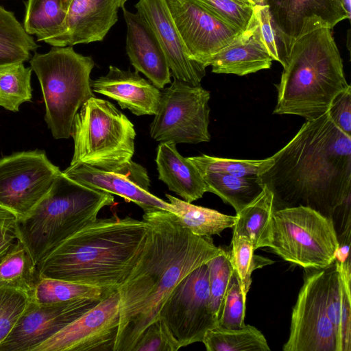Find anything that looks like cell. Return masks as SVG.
Here are the masks:
<instances>
[{
  "instance_id": "obj_1",
  "label": "cell",
  "mask_w": 351,
  "mask_h": 351,
  "mask_svg": "<svg viewBox=\"0 0 351 351\" xmlns=\"http://www.w3.org/2000/svg\"><path fill=\"white\" fill-rule=\"evenodd\" d=\"M143 219L150 226L145 244L117 289L120 319L113 351H132L178 284L224 252L211 237L194 234L168 210L144 212Z\"/></svg>"
},
{
  "instance_id": "obj_2",
  "label": "cell",
  "mask_w": 351,
  "mask_h": 351,
  "mask_svg": "<svg viewBox=\"0 0 351 351\" xmlns=\"http://www.w3.org/2000/svg\"><path fill=\"white\" fill-rule=\"evenodd\" d=\"M273 165L258 176L274 196L275 210L312 208L331 219L351 195V136L328 112L306 120L294 137L271 156Z\"/></svg>"
},
{
  "instance_id": "obj_3",
  "label": "cell",
  "mask_w": 351,
  "mask_h": 351,
  "mask_svg": "<svg viewBox=\"0 0 351 351\" xmlns=\"http://www.w3.org/2000/svg\"><path fill=\"white\" fill-rule=\"evenodd\" d=\"M150 226L130 217L97 219L72 234L38 265L40 276L117 289L145 244Z\"/></svg>"
},
{
  "instance_id": "obj_4",
  "label": "cell",
  "mask_w": 351,
  "mask_h": 351,
  "mask_svg": "<svg viewBox=\"0 0 351 351\" xmlns=\"http://www.w3.org/2000/svg\"><path fill=\"white\" fill-rule=\"evenodd\" d=\"M349 86L332 29L318 22L306 23L276 84L274 114L316 119L328 111L336 96Z\"/></svg>"
},
{
  "instance_id": "obj_5",
  "label": "cell",
  "mask_w": 351,
  "mask_h": 351,
  "mask_svg": "<svg viewBox=\"0 0 351 351\" xmlns=\"http://www.w3.org/2000/svg\"><path fill=\"white\" fill-rule=\"evenodd\" d=\"M114 204L113 195L79 183L62 172L36 208L18 220L16 234L36 265L72 234Z\"/></svg>"
},
{
  "instance_id": "obj_6",
  "label": "cell",
  "mask_w": 351,
  "mask_h": 351,
  "mask_svg": "<svg viewBox=\"0 0 351 351\" xmlns=\"http://www.w3.org/2000/svg\"><path fill=\"white\" fill-rule=\"evenodd\" d=\"M29 63L41 86L49 129L56 139L69 138L76 114L94 96L90 86L94 60L66 46L34 52Z\"/></svg>"
},
{
  "instance_id": "obj_7",
  "label": "cell",
  "mask_w": 351,
  "mask_h": 351,
  "mask_svg": "<svg viewBox=\"0 0 351 351\" xmlns=\"http://www.w3.org/2000/svg\"><path fill=\"white\" fill-rule=\"evenodd\" d=\"M71 136L74 152L69 166L86 165L118 171L129 164L134 154L133 123L114 104L95 96L76 114Z\"/></svg>"
},
{
  "instance_id": "obj_8",
  "label": "cell",
  "mask_w": 351,
  "mask_h": 351,
  "mask_svg": "<svg viewBox=\"0 0 351 351\" xmlns=\"http://www.w3.org/2000/svg\"><path fill=\"white\" fill-rule=\"evenodd\" d=\"M338 239L331 219L305 206L274 210L269 247L304 269H322L335 261Z\"/></svg>"
},
{
  "instance_id": "obj_9",
  "label": "cell",
  "mask_w": 351,
  "mask_h": 351,
  "mask_svg": "<svg viewBox=\"0 0 351 351\" xmlns=\"http://www.w3.org/2000/svg\"><path fill=\"white\" fill-rule=\"evenodd\" d=\"M158 320L174 351L202 342L217 326L210 300L208 274L204 264L186 276L162 304Z\"/></svg>"
},
{
  "instance_id": "obj_10",
  "label": "cell",
  "mask_w": 351,
  "mask_h": 351,
  "mask_svg": "<svg viewBox=\"0 0 351 351\" xmlns=\"http://www.w3.org/2000/svg\"><path fill=\"white\" fill-rule=\"evenodd\" d=\"M210 92L201 86L173 79L161 91L150 125L151 137L160 142L197 144L209 142Z\"/></svg>"
},
{
  "instance_id": "obj_11",
  "label": "cell",
  "mask_w": 351,
  "mask_h": 351,
  "mask_svg": "<svg viewBox=\"0 0 351 351\" xmlns=\"http://www.w3.org/2000/svg\"><path fill=\"white\" fill-rule=\"evenodd\" d=\"M62 173L43 150L14 153L0 159V208L17 221L27 217Z\"/></svg>"
},
{
  "instance_id": "obj_12",
  "label": "cell",
  "mask_w": 351,
  "mask_h": 351,
  "mask_svg": "<svg viewBox=\"0 0 351 351\" xmlns=\"http://www.w3.org/2000/svg\"><path fill=\"white\" fill-rule=\"evenodd\" d=\"M305 269L308 271L292 309L289 335L282 350L339 351L326 306L328 266Z\"/></svg>"
},
{
  "instance_id": "obj_13",
  "label": "cell",
  "mask_w": 351,
  "mask_h": 351,
  "mask_svg": "<svg viewBox=\"0 0 351 351\" xmlns=\"http://www.w3.org/2000/svg\"><path fill=\"white\" fill-rule=\"evenodd\" d=\"M119 294L110 289L96 305L34 351H113L120 319Z\"/></svg>"
},
{
  "instance_id": "obj_14",
  "label": "cell",
  "mask_w": 351,
  "mask_h": 351,
  "mask_svg": "<svg viewBox=\"0 0 351 351\" xmlns=\"http://www.w3.org/2000/svg\"><path fill=\"white\" fill-rule=\"evenodd\" d=\"M191 57L206 68L241 31L216 18L193 0H167Z\"/></svg>"
},
{
  "instance_id": "obj_15",
  "label": "cell",
  "mask_w": 351,
  "mask_h": 351,
  "mask_svg": "<svg viewBox=\"0 0 351 351\" xmlns=\"http://www.w3.org/2000/svg\"><path fill=\"white\" fill-rule=\"evenodd\" d=\"M101 299L83 298L52 304H37L31 300L12 332L0 344V351H34Z\"/></svg>"
},
{
  "instance_id": "obj_16",
  "label": "cell",
  "mask_w": 351,
  "mask_h": 351,
  "mask_svg": "<svg viewBox=\"0 0 351 351\" xmlns=\"http://www.w3.org/2000/svg\"><path fill=\"white\" fill-rule=\"evenodd\" d=\"M87 186L117 195L133 202L144 212L165 210L173 213L171 204L149 192L151 182L145 168L132 160L118 171H105L86 165L69 166L62 171Z\"/></svg>"
},
{
  "instance_id": "obj_17",
  "label": "cell",
  "mask_w": 351,
  "mask_h": 351,
  "mask_svg": "<svg viewBox=\"0 0 351 351\" xmlns=\"http://www.w3.org/2000/svg\"><path fill=\"white\" fill-rule=\"evenodd\" d=\"M137 12L154 32L173 79L200 85L206 67L195 61L186 49L171 14L167 0H139Z\"/></svg>"
},
{
  "instance_id": "obj_18",
  "label": "cell",
  "mask_w": 351,
  "mask_h": 351,
  "mask_svg": "<svg viewBox=\"0 0 351 351\" xmlns=\"http://www.w3.org/2000/svg\"><path fill=\"white\" fill-rule=\"evenodd\" d=\"M127 0H72L60 34L52 47L101 41L118 21V11Z\"/></svg>"
},
{
  "instance_id": "obj_19",
  "label": "cell",
  "mask_w": 351,
  "mask_h": 351,
  "mask_svg": "<svg viewBox=\"0 0 351 351\" xmlns=\"http://www.w3.org/2000/svg\"><path fill=\"white\" fill-rule=\"evenodd\" d=\"M263 4L290 51L304 22L317 21L332 29L339 22L350 19L343 0H263Z\"/></svg>"
},
{
  "instance_id": "obj_20",
  "label": "cell",
  "mask_w": 351,
  "mask_h": 351,
  "mask_svg": "<svg viewBox=\"0 0 351 351\" xmlns=\"http://www.w3.org/2000/svg\"><path fill=\"white\" fill-rule=\"evenodd\" d=\"M127 25L126 53L137 72L145 75L156 87L171 84V73L165 53L146 21L136 12L122 8Z\"/></svg>"
},
{
  "instance_id": "obj_21",
  "label": "cell",
  "mask_w": 351,
  "mask_h": 351,
  "mask_svg": "<svg viewBox=\"0 0 351 351\" xmlns=\"http://www.w3.org/2000/svg\"><path fill=\"white\" fill-rule=\"evenodd\" d=\"M93 92L104 95L132 114L154 115L160 103L161 90L138 72L122 70L110 65L106 75L90 81Z\"/></svg>"
},
{
  "instance_id": "obj_22",
  "label": "cell",
  "mask_w": 351,
  "mask_h": 351,
  "mask_svg": "<svg viewBox=\"0 0 351 351\" xmlns=\"http://www.w3.org/2000/svg\"><path fill=\"white\" fill-rule=\"evenodd\" d=\"M272 61L263 43L258 19L253 8L246 28L213 56L209 66L215 73L243 76L269 69Z\"/></svg>"
},
{
  "instance_id": "obj_23",
  "label": "cell",
  "mask_w": 351,
  "mask_h": 351,
  "mask_svg": "<svg viewBox=\"0 0 351 351\" xmlns=\"http://www.w3.org/2000/svg\"><path fill=\"white\" fill-rule=\"evenodd\" d=\"M156 163L158 179L183 200L192 203L207 192L199 170L189 157L185 158L178 152L174 143L160 142Z\"/></svg>"
},
{
  "instance_id": "obj_24",
  "label": "cell",
  "mask_w": 351,
  "mask_h": 351,
  "mask_svg": "<svg viewBox=\"0 0 351 351\" xmlns=\"http://www.w3.org/2000/svg\"><path fill=\"white\" fill-rule=\"evenodd\" d=\"M351 276L339 271L334 261L328 266L326 306L335 328L339 351H351Z\"/></svg>"
},
{
  "instance_id": "obj_25",
  "label": "cell",
  "mask_w": 351,
  "mask_h": 351,
  "mask_svg": "<svg viewBox=\"0 0 351 351\" xmlns=\"http://www.w3.org/2000/svg\"><path fill=\"white\" fill-rule=\"evenodd\" d=\"M274 210L273 194L264 186L254 200L236 213L233 234L249 239L254 250L269 247Z\"/></svg>"
},
{
  "instance_id": "obj_26",
  "label": "cell",
  "mask_w": 351,
  "mask_h": 351,
  "mask_svg": "<svg viewBox=\"0 0 351 351\" xmlns=\"http://www.w3.org/2000/svg\"><path fill=\"white\" fill-rule=\"evenodd\" d=\"M165 196L180 223L195 235H220L225 229L232 228L235 223L236 215H228L214 209L194 205L169 194Z\"/></svg>"
},
{
  "instance_id": "obj_27",
  "label": "cell",
  "mask_w": 351,
  "mask_h": 351,
  "mask_svg": "<svg viewBox=\"0 0 351 351\" xmlns=\"http://www.w3.org/2000/svg\"><path fill=\"white\" fill-rule=\"evenodd\" d=\"M207 192L219 196L223 202L239 212L254 200L263 190L258 176L239 177L215 172H199Z\"/></svg>"
},
{
  "instance_id": "obj_28",
  "label": "cell",
  "mask_w": 351,
  "mask_h": 351,
  "mask_svg": "<svg viewBox=\"0 0 351 351\" xmlns=\"http://www.w3.org/2000/svg\"><path fill=\"white\" fill-rule=\"evenodd\" d=\"M39 47L14 14L0 5V66L24 63Z\"/></svg>"
},
{
  "instance_id": "obj_29",
  "label": "cell",
  "mask_w": 351,
  "mask_h": 351,
  "mask_svg": "<svg viewBox=\"0 0 351 351\" xmlns=\"http://www.w3.org/2000/svg\"><path fill=\"white\" fill-rule=\"evenodd\" d=\"M40 278L37 265L24 245L17 240L0 260V288H8L32 295Z\"/></svg>"
},
{
  "instance_id": "obj_30",
  "label": "cell",
  "mask_w": 351,
  "mask_h": 351,
  "mask_svg": "<svg viewBox=\"0 0 351 351\" xmlns=\"http://www.w3.org/2000/svg\"><path fill=\"white\" fill-rule=\"evenodd\" d=\"M66 15L61 0H27L23 27L38 41L49 45L62 32Z\"/></svg>"
},
{
  "instance_id": "obj_31",
  "label": "cell",
  "mask_w": 351,
  "mask_h": 351,
  "mask_svg": "<svg viewBox=\"0 0 351 351\" xmlns=\"http://www.w3.org/2000/svg\"><path fill=\"white\" fill-rule=\"evenodd\" d=\"M208 351H269L263 334L256 327L245 324L238 329L219 326L208 330L202 341Z\"/></svg>"
},
{
  "instance_id": "obj_32",
  "label": "cell",
  "mask_w": 351,
  "mask_h": 351,
  "mask_svg": "<svg viewBox=\"0 0 351 351\" xmlns=\"http://www.w3.org/2000/svg\"><path fill=\"white\" fill-rule=\"evenodd\" d=\"M110 289L40 276L31 300L37 304H52L83 298L101 299Z\"/></svg>"
},
{
  "instance_id": "obj_33",
  "label": "cell",
  "mask_w": 351,
  "mask_h": 351,
  "mask_svg": "<svg viewBox=\"0 0 351 351\" xmlns=\"http://www.w3.org/2000/svg\"><path fill=\"white\" fill-rule=\"evenodd\" d=\"M189 158L199 172H215L239 177L258 176L273 165L271 157L264 160H239L202 154Z\"/></svg>"
},
{
  "instance_id": "obj_34",
  "label": "cell",
  "mask_w": 351,
  "mask_h": 351,
  "mask_svg": "<svg viewBox=\"0 0 351 351\" xmlns=\"http://www.w3.org/2000/svg\"><path fill=\"white\" fill-rule=\"evenodd\" d=\"M230 261L234 273L238 278L243 298L246 300L252 283V274L256 269L274 262L262 256L254 255V249L249 239L233 234Z\"/></svg>"
},
{
  "instance_id": "obj_35",
  "label": "cell",
  "mask_w": 351,
  "mask_h": 351,
  "mask_svg": "<svg viewBox=\"0 0 351 351\" xmlns=\"http://www.w3.org/2000/svg\"><path fill=\"white\" fill-rule=\"evenodd\" d=\"M32 68L23 63L0 66V92L18 110L23 103L32 99Z\"/></svg>"
},
{
  "instance_id": "obj_36",
  "label": "cell",
  "mask_w": 351,
  "mask_h": 351,
  "mask_svg": "<svg viewBox=\"0 0 351 351\" xmlns=\"http://www.w3.org/2000/svg\"><path fill=\"white\" fill-rule=\"evenodd\" d=\"M208 274L210 300L212 311L217 319L222 302L233 274L229 252H224L206 263Z\"/></svg>"
},
{
  "instance_id": "obj_37",
  "label": "cell",
  "mask_w": 351,
  "mask_h": 351,
  "mask_svg": "<svg viewBox=\"0 0 351 351\" xmlns=\"http://www.w3.org/2000/svg\"><path fill=\"white\" fill-rule=\"evenodd\" d=\"M31 301L25 292L0 288V344L8 337Z\"/></svg>"
},
{
  "instance_id": "obj_38",
  "label": "cell",
  "mask_w": 351,
  "mask_h": 351,
  "mask_svg": "<svg viewBox=\"0 0 351 351\" xmlns=\"http://www.w3.org/2000/svg\"><path fill=\"white\" fill-rule=\"evenodd\" d=\"M193 1L216 18L240 31L246 28L253 14L254 5L233 0Z\"/></svg>"
},
{
  "instance_id": "obj_39",
  "label": "cell",
  "mask_w": 351,
  "mask_h": 351,
  "mask_svg": "<svg viewBox=\"0 0 351 351\" xmlns=\"http://www.w3.org/2000/svg\"><path fill=\"white\" fill-rule=\"evenodd\" d=\"M245 303L238 278L233 271L222 302L217 326L227 329H238L243 326Z\"/></svg>"
},
{
  "instance_id": "obj_40",
  "label": "cell",
  "mask_w": 351,
  "mask_h": 351,
  "mask_svg": "<svg viewBox=\"0 0 351 351\" xmlns=\"http://www.w3.org/2000/svg\"><path fill=\"white\" fill-rule=\"evenodd\" d=\"M254 11L258 17L261 36L267 51L273 60L285 67L290 51L280 32L271 23L267 6L264 4L255 5Z\"/></svg>"
},
{
  "instance_id": "obj_41",
  "label": "cell",
  "mask_w": 351,
  "mask_h": 351,
  "mask_svg": "<svg viewBox=\"0 0 351 351\" xmlns=\"http://www.w3.org/2000/svg\"><path fill=\"white\" fill-rule=\"evenodd\" d=\"M132 351H174V348L158 319L145 330Z\"/></svg>"
},
{
  "instance_id": "obj_42",
  "label": "cell",
  "mask_w": 351,
  "mask_h": 351,
  "mask_svg": "<svg viewBox=\"0 0 351 351\" xmlns=\"http://www.w3.org/2000/svg\"><path fill=\"white\" fill-rule=\"evenodd\" d=\"M334 123L343 132L351 136V86L338 94L328 110Z\"/></svg>"
},
{
  "instance_id": "obj_43",
  "label": "cell",
  "mask_w": 351,
  "mask_h": 351,
  "mask_svg": "<svg viewBox=\"0 0 351 351\" xmlns=\"http://www.w3.org/2000/svg\"><path fill=\"white\" fill-rule=\"evenodd\" d=\"M16 217L0 208V260L12 249L18 240Z\"/></svg>"
},
{
  "instance_id": "obj_44",
  "label": "cell",
  "mask_w": 351,
  "mask_h": 351,
  "mask_svg": "<svg viewBox=\"0 0 351 351\" xmlns=\"http://www.w3.org/2000/svg\"><path fill=\"white\" fill-rule=\"evenodd\" d=\"M331 220L337 237L351 229V195L334 209Z\"/></svg>"
},
{
  "instance_id": "obj_45",
  "label": "cell",
  "mask_w": 351,
  "mask_h": 351,
  "mask_svg": "<svg viewBox=\"0 0 351 351\" xmlns=\"http://www.w3.org/2000/svg\"><path fill=\"white\" fill-rule=\"evenodd\" d=\"M351 229H348L337 237L338 247L335 255L336 264L344 269H351L350 247L351 242Z\"/></svg>"
},
{
  "instance_id": "obj_46",
  "label": "cell",
  "mask_w": 351,
  "mask_h": 351,
  "mask_svg": "<svg viewBox=\"0 0 351 351\" xmlns=\"http://www.w3.org/2000/svg\"><path fill=\"white\" fill-rule=\"evenodd\" d=\"M0 106L12 112H18L19 110L0 92Z\"/></svg>"
},
{
  "instance_id": "obj_47",
  "label": "cell",
  "mask_w": 351,
  "mask_h": 351,
  "mask_svg": "<svg viewBox=\"0 0 351 351\" xmlns=\"http://www.w3.org/2000/svg\"><path fill=\"white\" fill-rule=\"evenodd\" d=\"M344 5L348 15L351 16V0H343Z\"/></svg>"
},
{
  "instance_id": "obj_48",
  "label": "cell",
  "mask_w": 351,
  "mask_h": 351,
  "mask_svg": "<svg viewBox=\"0 0 351 351\" xmlns=\"http://www.w3.org/2000/svg\"><path fill=\"white\" fill-rule=\"evenodd\" d=\"M71 1L72 0H61L62 8L64 11L66 12Z\"/></svg>"
},
{
  "instance_id": "obj_49",
  "label": "cell",
  "mask_w": 351,
  "mask_h": 351,
  "mask_svg": "<svg viewBox=\"0 0 351 351\" xmlns=\"http://www.w3.org/2000/svg\"><path fill=\"white\" fill-rule=\"evenodd\" d=\"M233 1L238 2L239 3H241V4H247V5H253L250 0H233Z\"/></svg>"
},
{
  "instance_id": "obj_50",
  "label": "cell",
  "mask_w": 351,
  "mask_h": 351,
  "mask_svg": "<svg viewBox=\"0 0 351 351\" xmlns=\"http://www.w3.org/2000/svg\"><path fill=\"white\" fill-rule=\"evenodd\" d=\"M252 5H262L263 4V0H250Z\"/></svg>"
}]
</instances>
